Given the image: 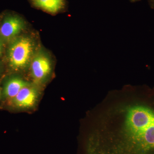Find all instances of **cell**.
I'll use <instances>...</instances> for the list:
<instances>
[{"instance_id":"obj_1","label":"cell","mask_w":154,"mask_h":154,"mask_svg":"<svg viewBox=\"0 0 154 154\" xmlns=\"http://www.w3.org/2000/svg\"><path fill=\"white\" fill-rule=\"evenodd\" d=\"M124 133L131 154H154V108L143 104L131 107L125 122Z\"/></svg>"},{"instance_id":"obj_2","label":"cell","mask_w":154,"mask_h":154,"mask_svg":"<svg viewBox=\"0 0 154 154\" xmlns=\"http://www.w3.org/2000/svg\"><path fill=\"white\" fill-rule=\"evenodd\" d=\"M31 39L22 37L11 44L8 51L9 65L15 70L27 66L33 55L34 45Z\"/></svg>"},{"instance_id":"obj_3","label":"cell","mask_w":154,"mask_h":154,"mask_svg":"<svg viewBox=\"0 0 154 154\" xmlns=\"http://www.w3.org/2000/svg\"><path fill=\"white\" fill-rule=\"evenodd\" d=\"M51 69L50 60L44 54L39 53L32 61L31 72L33 78L36 81L44 80L49 75Z\"/></svg>"},{"instance_id":"obj_4","label":"cell","mask_w":154,"mask_h":154,"mask_svg":"<svg viewBox=\"0 0 154 154\" xmlns=\"http://www.w3.org/2000/svg\"><path fill=\"white\" fill-rule=\"evenodd\" d=\"M24 27L22 19L16 16H10L4 20L0 28V34L4 39L10 40L18 35Z\"/></svg>"},{"instance_id":"obj_5","label":"cell","mask_w":154,"mask_h":154,"mask_svg":"<svg viewBox=\"0 0 154 154\" xmlns=\"http://www.w3.org/2000/svg\"><path fill=\"white\" fill-rule=\"evenodd\" d=\"M37 96L36 90L27 86L22 89L13 99V102L17 107L28 108L35 104Z\"/></svg>"},{"instance_id":"obj_6","label":"cell","mask_w":154,"mask_h":154,"mask_svg":"<svg viewBox=\"0 0 154 154\" xmlns=\"http://www.w3.org/2000/svg\"><path fill=\"white\" fill-rule=\"evenodd\" d=\"M28 86V83L19 78L11 79L6 83L4 88V94L8 98L14 99L20 91Z\"/></svg>"},{"instance_id":"obj_7","label":"cell","mask_w":154,"mask_h":154,"mask_svg":"<svg viewBox=\"0 0 154 154\" xmlns=\"http://www.w3.org/2000/svg\"><path fill=\"white\" fill-rule=\"evenodd\" d=\"M34 5L51 14H55L65 6V0H32Z\"/></svg>"},{"instance_id":"obj_8","label":"cell","mask_w":154,"mask_h":154,"mask_svg":"<svg viewBox=\"0 0 154 154\" xmlns=\"http://www.w3.org/2000/svg\"><path fill=\"white\" fill-rule=\"evenodd\" d=\"M148 2L151 8L154 9V0H148Z\"/></svg>"},{"instance_id":"obj_9","label":"cell","mask_w":154,"mask_h":154,"mask_svg":"<svg viewBox=\"0 0 154 154\" xmlns=\"http://www.w3.org/2000/svg\"><path fill=\"white\" fill-rule=\"evenodd\" d=\"M2 42L0 41V55L2 54Z\"/></svg>"},{"instance_id":"obj_10","label":"cell","mask_w":154,"mask_h":154,"mask_svg":"<svg viewBox=\"0 0 154 154\" xmlns=\"http://www.w3.org/2000/svg\"><path fill=\"white\" fill-rule=\"evenodd\" d=\"M131 2H139L140 1V0H129Z\"/></svg>"}]
</instances>
